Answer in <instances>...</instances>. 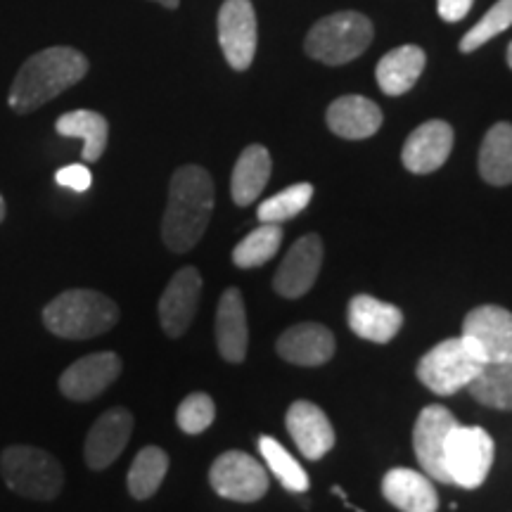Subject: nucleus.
<instances>
[{
    "mask_svg": "<svg viewBox=\"0 0 512 512\" xmlns=\"http://www.w3.org/2000/svg\"><path fill=\"white\" fill-rule=\"evenodd\" d=\"M512 27V0H498L486 15L472 27L467 34L460 38V53H475L491 38L503 34L505 29Z\"/></svg>",
    "mask_w": 512,
    "mask_h": 512,
    "instance_id": "32",
    "label": "nucleus"
},
{
    "mask_svg": "<svg viewBox=\"0 0 512 512\" xmlns=\"http://www.w3.org/2000/svg\"><path fill=\"white\" fill-rule=\"evenodd\" d=\"M458 425V420L453 418V413L444 406H427L422 408L415 422L413 430V448L418 463L425 470V475L434 479V482L448 484L446 467H444V446L448 434L453 427Z\"/></svg>",
    "mask_w": 512,
    "mask_h": 512,
    "instance_id": "11",
    "label": "nucleus"
},
{
    "mask_svg": "<svg viewBox=\"0 0 512 512\" xmlns=\"http://www.w3.org/2000/svg\"><path fill=\"white\" fill-rule=\"evenodd\" d=\"M214 214V181L202 166H181L169 183L162 238L171 252H190L202 240Z\"/></svg>",
    "mask_w": 512,
    "mask_h": 512,
    "instance_id": "1",
    "label": "nucleus"
},
{
    "mask_svg": "<svg viewBox=\"0 0 512 512\" xmlns=\"http://www.w3.org/2000/svg\"><path fill=\"white\" fill-rule=\"evenodd\" d=\"M121 375V358L114 351L83 356L60 375V392L72 401H91Z\"/></svg>",
    "mask_w": 512,
    "mask_h": 512,
    "instance_id": "13",
    "label": "nucleus"
},
{
    "mask_svg": "<svg viewBox=\"0 0 512 512\" xmlns=\"http://www.w3.org/2000/svg\"><path fill=\"white\" fill-rule=\"evenodd\" d=\"M219 43L235 72H245L256 55V12L252 0H223L219 10Z\"/></svg>",
    "mask_w": 512,
    "mask_h": 512,
    "instance_id": "10",
    "label": "nucleus"
},
{
    "mask_svg": "<svg viewBox=\"0 0 512 512\" xmlns=\"http://www.w3.org/2000/svg\"><path fill=\"white\" fill-rule=\"evenodd\" d=\"M166 472H169V456L159 446H145L128 470V494L136 501H147L159 491Z\"/></svg>",
    "mask_w": 512,
    "mask_h": 512,
    "instance_id": "28",
    "label": "nucleus"
},
{
    "mask_svg": "<svg viewBox=\"0 0 512 512\" xmlns=\"http://www.w3.org/2000/svg\"><path fill=\"white\" fill-rule=\"evenodd\" d=\"M349 328L368 342L387 344L403 328V313L394 304L380 302L368 294H356L349 302Z\"/></svg>",
    "mask_w": 512,
    "mask_h": 512,
    "instance_id": "19",
    "label": "nucleus"
},
{
    "mask_svg": "<svg viewBox=\"0 0 512 512\" xmlns=\"http://www.w3.org/2000/svg\"><path fill=\"white\" fill-rule=\"evenodd\" d=\"M320 266H323V240L313 233L304 235L290 247L278 273H275V292L287 299L304 297L316 283Z\"/></svg>",
    "mask_w": 512,
    "mask_h": 512,
    "instance_id": "12",
    "label": "nucleus"
},
{
    "mask_svg": "<svg viewBox=\"0 0 512 512\" xmlns=\"http://www.w3.org/2000/svg\"><path fill=\"white\" fill-rule=\"evenodd\" d=\"M479 174L489 185L512 183V124L491 126L479 150Z\"/></svg>",
    "mask_w": 512,
    "mask_h": 512,
    "instance_id": "26",
    "label": "nucleus"
},
{
    "mask_svg": "<svg viewBox=\"0 0 512 512\" xmlns=\"http://www.w3.org/2000/svg\"><path fill=\"white\" fill-rule=\"evenodd\" d=\"M484 361L467 339L451 337L432 347L418 363V380L439 396H451L475 380Z\"/></svg>",
    "mask_w": 512,
    "mask_h": 512,
    "instance_id": "6",
    "label": "nucleus"
},
{
    "mask_svg": "<svg viewBox=\"0 0 512 512\" xmlns=\"http://www.w3.org/2000/svg\"><path fill=\"white\" fill-rule=\"evenodd\" d=\"M287 432L297 444L299 453L309 460H320L328 456L335 446V430L332 422L316 403L294 401L285 418Z\"/></svg>",
    "mask_w": 512,
    "mask_h": 512,
    "instance_id": "16",
    "label": "nucleus"
},
{
    "mask_svg": "<svg viewBox=\"0 0 512 512\" xmlns=\"http://www.w3.org/2000/svg\"><path fill=\"white\" fill-rule=\"evenodd\" d=\"M259 451L261 458L266 460V467L278 477V482L285 486L292 494H304L309 491L311 479L304 472V467L294 460V456L287 448L273 437H261L259 439Z\"/></svg>",
    "mask_w": 512,
    "mask_h": 512,
    "instance_id": "29",
    "label": "nucleus"
},
{
    "mask_svg": "<svg viewBox=\"0 0 512 512\" xmlns=\"http://www.w3.org/2000/svg\"><path fill=\"white\" fill-rule=\"evenodd\" d=\"M465 389L482 406L512 411V363H484Z\"/></svg>",
    "mask_w": 512,
    "mask_h": 512,
    "instance_id": "27",
    "label": "nucleus"
},
{
    "mask_svg": "<svg viewBox=\"0 0 512 512\" xmlns=\"http://www.w3.org/2000/svg\"><path fill=\"white\" fill-rule=\"evenodd\" d=\"M133 415L126 408L102 413L86 437V463L91 470H105L117 460L131 439Z\"/></svg>",
    "mask_w": 512,
    "mask_h": 512,
    "instance_id": "17",
    "label": "nucleus"
},
{
    "mask_svg": "<svg viewBox=\"0 0 512 512\" xmlns=\"http://www.w3.org/2000/svg\"><path fill=\"white\" fill-rule=\"evenodd\" d=\"M475 0H437V12L444 22H460L472 10Z\"/></svg>",
    "mask_w": 512,
    "mask_h": 512,
    "instance_id": "35",
    "label": "nucleus"
},
{
    "mask_svg": "<svg viewBox=\"0 0 512 512\" xmlns=\"http://www.w3.org/2000/svg\"><path fill=\"white\" fill-rule=\"evenodd\" d=\"M0 472L15 494L31 501H53L62 491L64 472L55 456L36 446H8L0 456Z\"/></svg>",
    "mask_w": 512,
    "mask_h": 512,
    "instance_id": "5",
    "label": "nucleus"
},
{
    "mask_svg": "<svg viewBox=\"0 0 512 512\" xmlns=\"http://www.w3.org/2000/svg\"><path fill=\"white\" fill-rule=\"evenodd\" d=\"M214 418H216L214 399L204 392L185 396L176 411V422L185 434H202L204 430H209Z\"/></svg>",
    "mask_w": 512,
    "mask_h": 512,
    "instance_id": "33",
    "label": "nucleus"
},
{
    "mask_svg": "<svg viewBox=\"0 0 512 512\" xmlns=\"http://www.w3.org/2000/svg\"><path fill=\"white\" fill-rule=\"evenodd\" d=\"M328 126L339 138H370L380 131L382 110L363 95H342L328 107Z\"/></svg>",
    "mask_w": 512,
    "mask_h": 512,
    "instance_id": "22",
    "label": "nucleus"
},
{
    "mask_svg": "<svg viewBox=\"0 0 512 512\" xmlns=\"http://www.w3.org/2000/svg\"><path fill=\"white\" fill-rule=\"evenodd\" d=\"M86 74L88 60L79 50L67 46L41 50L22 64L12 81L8 102L17 114H29L76 86Z\"/></svg>",
    "mask_w": 512,
    "mask_h": 512,
    "instance_id": "2",
    "label": "nucleus"
},
{
    "mask_svg": "<svg viewBox=\"0 0 512 512\" xmlns=\"http://www.w3.org/2000/svg\"><path fill=\"white\" fill-rule=\"evenodd\" d=\"M55 131L64 138H81L83 140V162L93 164L105 155L107 138H110V124L98 112L76 110L62 114L55 121Z\"/></svg>",
    "mask_w": 512,
    "mask_h": 512,
    "instance_id": "25",
    "label": "nucleus"
},
{
    "mask_svg": "<svg viewBox=\"0 0 512 512\" xmlns=\"http://www.w3.org/2000/svg\"><path fill=\"white\" fill-rule=\"evenodd\" d=\"M275 349L287 363L316 368L335 356V335L320 323H299L280 335Z\"/></svg>",
    "mask_w": 512,
    "mask_h": 512,
    "instance_id": "18",
    "label": "nucleus"
},
{
    "mask_svg": "<svg viewBox=\"0 0 512 512\" xmlns=\"http://www.w3.org/2000/svg\"><path fill=\"white\" fill-rule=\"evenodd\" d=\"M209 484L221 498L238 503L261 501L268 491L266 467L242 451H228L214 460Z\"/></svg>",
    "mask_w": 512,
    "mask_h": 512,
    "instance_id": "8",
    "label": "nucleus"
},
{
    "mask_svg": "<svg viewBox=\"0 0 512 512\" xmlns=\"http://www.w3.org/2000/svg\"><path fill=\"white\" fill-rule=\"evenodd\" d=\"M463 337L484 363H512V313L503 306H477L465 316Z\"/></svg>",
    "mask_w": 512,
    "mask_h": 512,
    "instance_id": "9",
    "label": "nucleus"
},
{
    "mask_svg": "<svg viewBox=\"0 0 512 512\" xmlns=\"http://www.w3.org/2000/svg\"><path fill=\"white\" fill-rule=\"evenodd\" d=\"M494 465V439L482 427L456 425L444 446V467L448 484L477 489L489 477Z\"/></svg>",
    "mask_w": 512,
    "mask_h": 512,
    "instance_id": "7",
    "label": "nucleus"
},
{
    "mask_svg": "<svg viewBox=\"0 0 512 512\" xmlns=\"http://www.w3.org/2000/svg\"><path fill=\"white\" fill-rule=\"evenodd\" d=\"M55 181H57V185H62V188H69L74 192H86L88 188H91L93 176H91V171H88V166L69 164V166H64V169L57 171Z\"/></svg>",
    "mask_w": 512,
    "mask_h": 512,
    "instance_id": "34",
    "label": "nucleus"
},
{
    "mask_svg": "<svg viewBox=\"0 0 512 512\" xmlns=\"http://www.w3.org/2000/svg\"><path fill=\"white\" fill-rule=\"evenodd\" d=\"M119 320V306L95 290H67L43 309V323L57 337L91 339L110 332Z\"/></svg>",
    "mask_w": 512,
    "mask_h": 512,
    "instance_id": "3",
    "label": "nucleus"
},
{
    "mask_svg": "<svg viewBox=\"0 0 512 512\" xmlns=\"http://www.w3.org/2000/svg\"><path fill=\"white\" fill-rule=\"evenodd\" d=\"M3 219H5V200L3 195H0V223H3Z\"/></svg>",
    "mask_w": 512,
    "mask_h": 512,
    "instance_id": "37",
    "label": "nucleus"
},
{
    "mask_svg": "<svg viewBox=\"0 0 512 512\" xmlns=\"http://www.w3.org/2000/svg\"><path fill=\"white\" fill-rule=\"evenodd\" d=\"M508 64H510V69H512V43L508 46Z\"/></svg>",
    "mask_w": 512,
    "mask_h": 512,
    "instance_id": "38",
    "label": "nucleus"
},
{
    "mask_svg": "<svg viewBox=\"0 0 512 512\" xmlns=\"http://www.w3.org/2000/svg\"><path fill=\"white\" fill-rule=\"evenodd\" d=\"M373 43V24L361 12H335L318 19L306 36L304 48L313 60L339 67L366 53Z\"/></svg>",
    "mask_w": 512,
    "mask_h": 512,
    "instance_id": "4",
    "label": "nucleus"
},
{
    "mask_svg": "<svg viewBox=\"0 0 512 512\" xmlns=\"http://www.w3.org/2000/svg\"><path fill=\"white\" fill-rule=\"evenodd\" d=\"M313 200V185L311 183H294L290 188L280 190L278 195L268 197L266 202L259 204V216L261 223H285L292 221L294 216H299L309 207Z\"/></svg>",
    "mask_w": 512,
    "mask_h": 512,
    "instance_id": "31",
    "label": "nucleus"
},
{
    "mask_svg": "<svg viewBox=\"0 0 512 512\" xmlns=\"http://www.w3.org/2000/svg\"><path fill=\"white\" fill-rule=\"evenodd\" d=\"M453 150V128L441 119L425 121L408 136L401 162L411 174H432L446 164Z\"/></svg>",
    "mask_w": 512,
    "mask_h": 512,
    "instance_id": "15",
    "label": "nucleus"
},
{
    "mask_svg": "<svg viewBox=\"0 0 512 512\" xmlns=\"http://www.w3.org/2000/svg\"><path fill=\"white\" fill-rule=\"evenodd\" d=\"M382 496L401 512H437L439 496L432 479L408 467H394L382 479Z\"/></svg>",
    "mask_w": 512,
    "mask_h": 512,
    "instance_id": "21",
    "label": "nucleus"
},
{
    "mask_svg": "<svg viewBox=\"0 0 512 512\" xmlns=\"http://www.w3.org/2000/svg\"><path fill=\"white\" fill-rule=\"evenodd\" d=\"M202 297V275L195 266H185L169 280L159 299V320L169 337H181L190 328Z\"/></svg>",
    "mask_w": 512,
    "mask_h": 512,
    "instance_id": "14",
    "label": "nucleus"
},
{
    "mask_svg": "<svg viewBox=\"0 0 512 512\" xmlns=\"http://www.w3.org/2000/svg\"><path fill=\"white\" fill-rule=\"evenodd\" d=\"M283 245V228L278 223H261L233 249V264L238 268H256L271 261Z\"/></svg>",
    "mask_w": 512,
    "mask_h": 512,
    "instance_id": "30",
    "label": "nucleus"
},
{
    "mask_svg": "<svg viewBox=\"0 0 512 512\" xmlns=\"http://www.w3.org/2000/svg\"><path fill=\"white\" fill-rule=\"evenodd\" d=\"M155 3L164 5V8H169V10H176L178 5H181V0H155Z\"/></svg>",
    "mask_w": 512,
    "mask_h": 512,
    "instance_id": "36",
    "label": "nucleus"
},
{
    "mask_svg": "<svg viewBox=\"0 0 512 512\" xmlns=\"http://www.w3.org/2000/svg\"><path fill=\"white\" fill-rule=\"evenodd\" d=\"M216 347L228 363H242L249 349V328L245 299L238 287H228L221 294L216 311Z\"/></svg>",
    "mask_w": 512,
    "mask_h": 512,
    "instance_id": "20",
    "label": "nucleus"
},
{
    "mask_svg": "<svg viewBox=\"0 0 512 512\" xmlns=\"http://www.w3.org/2000/svg\"><path fill=\"white\" fill-rule=\"evenodd\" d=\"M271 155L264 145H249L242 152L230 178V195L238 207H249L266 188L271 178Z\"/></svg>",
    "mask_w": 512,
    "mask_h": 512,
    "instance_id": "24",
    "label": "nucleus"
},
{
    "mask_svg": "<svg viewBox=\"0 0 512 512\" xmlns=\"http://www.w3.org/2000/svg\"><path fill=\"white\" fill-rule=\"evenodd\" d=\"M427 55L425 50L418 46H401L389 50L387 55L377 62V86L384 95H399L408 93L418 83V79L425 72Z\"/></svg>",
    "mask_w": 512,
    "mask_h": 512,
    "instance_id": "23",
    "label": "nucleus"
}]
</instances>
